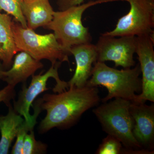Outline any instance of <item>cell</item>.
<instances>
[{"label":"cell","mask_w":154,"mask_h":154,"mask_svg":"<svg viewBox=\"0 0 154 154\" xmlns=\"http://www.w3.org/2000/svg\"><path fill=\"white\" fill-rule=\"evenodd\" d=\"M69 88L57 94H45L37 100L42 110L47 112L39 125V132H46L55 127H69L100 102L97 87Z\"/></svg>","instance_id":"1"},{"label":"cell","mask_w":154,"mask_h":154,"mask_svg":"<svg viewBox=\"0 0 154 154\" xmlns=\"http://www.w3.org/2000/svg\"><path fill=\"white\" fill-rule=\"evenodd\" d=\"M131 102L116 98L98 106L93 112L107 134L117 138L125 148L123 154H147L135 138L134 122L130 112Z\"/></svg>","instance_id":"2"},{"label":"cell","mask_w":154,"mask_h":154,"mask_svg":"<svg viewBox=\"0 0 154 154\" xmlns=\"http://www.w3.org/2000/svg\"><path fill=\"white\" fill-rule=\"evenodd\" d=\"M91 78L86 86H102L108 94L102 99L103 103L113 99L120 98L134 102L137 93L142 91L141 72L139 64L133 68L118 70L110 67L104 62L96 61L94 64Z\"/></svg>","instance_id":"3"},{"label":"cell","mask_w":154,"mask_h":154,"mask_svg":"<svg viewBox=\"0 0 154 154\" xmlns=\"http://www.w3.org/2000/svg\"><path fill=\"white\" fill-rule=\"evenodd\" d=\"M121 1L91 0L64 11H54L52 20L44 28L53 31L57 41L70 54L69 50L72 46L92 42L89 28L85 27L82 22L85 11L99 4Z\"/></svg>","instance_id":"4"},{"label":"cell","mask_w":154,"mask_h":154,"mask_svg":"<svg viewBox=\"0 0 154 154\" xmlns=\"http://www.w3.org/2000/svg\"><path fill=\"white\" fill-rule=\"evenodd\" d=\"M12 29L18 52L25 51L36 60H48L51 64L69 62L70 54L58 42L54 33L38 34L32 29L23 28L14 20Z\"/></svg>","instance_id":"5"},{"label":"cell","mask_w":154,"mask_h":154,"mask_svg":"<svg viewBox=\"0 0 154 154\" xmlns=\"http://www.w3.org/2000/svg\"><path fill=\"white\" fill-rule=\"evenodd\" d=\"M129 3L128 13L118 19L115 28L103 33L120 37L154 35V0H121Z\"/></svg>","instance_id":"6"},{"label":"cell","mask_w":154,"mask_h":154,"mask_svg":"<svg viewBox=\"0 0 154 154\" xmlns=\"http://www.w3.org/2000/svg\"><path fill=\"white\" fill-rule=\"evenodd\" d=\"M61 63L58 62L55 64H51V67L44 74L33 75L29 87L27 88L25 85H23L18 101L14 102V109L18 114L24 117L25 121L36 122L37 117L42 111L41 108L36 102L33 107L34 113L31 115L30 107L33 105V101L39 94L48 90L46 86L49 78H54L56 82V85L53 88L54 93H60L69 88L68 83L62 81L59 76L58 69Z\"/></svg>","instance_id":"7"},{"label":"cell","mask_w":154,"mask_h":154,"mask_svg":"<svg viewBox=\"0 0 154 154\" xmlns=\"http://www.w3.org/2000/svg\"><path fill=\"white\" fill-rule=\"evenodd\" d=\"M97 61H111L116 67L130 68L135 65L134 55L136 47V36H114L103 33L99 36L96 45Z\"/></svg>","instance_id":"8"},{"label":"cell","mask_w":154,"mask_h":154,"mask_svg":"<svg viewBox=\"0 0 154 154\" xmlns=\"http://www.w3.org/2000/svg\"><path fill=\"white\" fill-rule=\"evenodd\" d=\"M154 35L136 36L135 53L142 74L141 93L134 103L154 102Z\"/></svg>","instance_id":"9"},{"label":"cell","mask_w":154,"mask_h":154,"mask_svg":"<svg viewBox=\"0 0 154 154\" xmlns=\"http://www.w3.org/2000/svg\"><path fill=\"white\" fill-rule=\"evenodd\" d=\"M130 112L134 120L133 133L142 148L154 152V105L131 103Z\"/></svg>","instance_id":"10"},{"label":"cell","mask_w":154,"mask_h":154,"mask_svg":"<svg viewBox=\"0 0 154 154\" xmlns=\"http://www.w3.org/2000/svg\"><path fill=\"white\" fill-rule=\"evenodd\" d=\"M69 52L74 57L76 66L74 74L67 82L69 88H83L91 78L93 66L97 61L96 45L90 43L75 45Z\"/></svg>","instance_id":"11"},{"label":"cell","mask_w":154,"mask_h":154,"mask_svg":"<svg viewBox=\"0 0 154 154\" xmlns=\"http://www.w3.org/2000/svg\"><path fill=\"white\" fill-rule=\"evenodd\" d=\"M15 56L11 68L4 70L3 79L8 85L15 87L18 83L25 82L34 75L38 69L42 68L43 64L25 51H19Z\"/></svg>","instance_id":"12"},{"label":"cell","mask_w":154,"mask_h":154,"mask_svg":"<svg viewBox=\"0 0 154 154\" xmlns=\"http://www.w3.org/2000/svg\"><path fill=\"white\" fill-rule=\"evenodd\" d=\"M21 10L28 28H45L52 20L54 11L49 0H23Z\"/></svg>","instance_id":"13"},{"label":"cell","mask_w":154,"mask_h":154,"mask_svg":"<svg viewBox=\"0 0 154 154\" xmlns=\"http://www.w3.org/2000/svg\"><path fill=\"white\" fill-rule=\"evenodd\" d=\"M12 18L8 14L0 13V61L4 68L8 69L18 52L12 29Z\"/></svg>","instance_id":"14"},{"label":"cell","mask_w":154,"mask_h":154,"mask_svg":"<svg viewBox=\"0 0 154 154\" xmlns=\"http://www.w3.org/2000/svg\"><path fill=\"white\" fill-rule=\"evenodd\" d=\"M8 113L5 116L0 115V154H8L11 144L17 137L19 127L25 119L14 110L11 104Z\"/></svg>","instance_id":"15"},{"label":"cell","mask_w":154,"mask_h":154,"mask_svg":"<svg viewBox=\"0 0 154 154\" xmlns=\"http://www.w3.org/2000/svg\"><path fill=\"white\" fill-rule=\"evenodd\" d=\"M23 0H0V11H4L14 17V20L19 22L24 28H28L27 22L22 14L21 5Z\"/></svg>","instance_id":"16"},{"label":"cell","mask_w":154,"mask_h":154,"mask_svg":"<svg viewBox=\"0 0 154 154\" xmlns=\"http://www.w3.org/2000/svg\"><path fill=\"white\" fill-rule=\"evenodd\" d=\"M47 148V145L35 139L34 132L32 130L25 136L22 154H45L46 152Z\"/></svg>","instance_id":"17"},{"label":"cell","mask_w":154,"mask_h":154,"mask_svg":"<svg viewBox=\"0 0 154 154\" xmlns=\"http://www.w3.org/2000/svg\"><path fill=\"white\" fill-rule=\"evenodd\" d=\"M123 148L120 141L117 138L108 134L102 140L97 149V154H122Z\"/></svg>","instance_id":"18"},{"label":"cell","mask_w":154,"mask_h":154,"mask_svg":"<svg viewBox=\"0 0 154 154\" xmlns=\"http://www.w3.org/2000/svg\"><path fill=\"white\" fill-rule=\"evenodd\" d=\"M36 122H29L25 120L19 127L17 135V140L13 149L11 154H22V148L25 136L28 132L33 130Z\"/></svg>","instance_id":"19"},{"label":"cell","mask_w":154,"mask_h":154,"mask_svg":"<svg viewBox=\"0 0 154 154\" xmlns=\"http://www.w3.org/2000/svg\"><path fill=\"white\" fill-rule=\"evenodd\" d=\"M15 87L8 85L0 91V103L4 102L7 106L10 104V101L15 96Z\"/></svg>","instance_id":"20"},{"label":"cell","mask_w":154,"mask_h":154,"mask_svg":"<svg viewBox=\"0 0 154 154\" xmlns=\"http://www.w3.org/2000/svg\"><path fill=\"white\" fill-rule=\"evenodd\" d=\"M85 0H57L56 4L59 11L64 10L74 7L84 3Z\"/></svg>","instance_id":"21"},{"label":"cell","mask_w":154,"mask_h":154,"mask_svg":"<svg viewBox=\"0 0 154 154\" xmlns=\"http://www.w3.org/2000/svg\"><path fill=\"white\" fill-rule=\"evenodd\" d=\"M4 66H3V64L2 62L0 61V80L2 79L3 75V73L4 70Z\"/></svg>","instance_id":"22"},{"label":"cell","mask_w":154,"mask_h":154,"mask_svg":"<svg viewBox=\"0 0 154 154\" xmlns=\"http://www.w3.org/2000/svg\"></svg>","instance_id":"23"}]
</instances>
